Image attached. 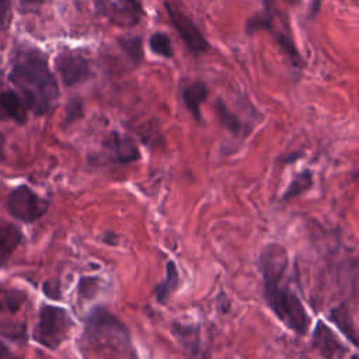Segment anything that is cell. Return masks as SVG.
Returning a JSON list of instances; mask_svg holds the SVG:
<instances>
[{"mask_svg": "<svg viewBox=\"0 0 359 359\" xmlns=\"http://www.w3.org/2000/svg\"><path fill=\"white\" fill-rule=\"evenodd\" d=\"M121 49L129 56V59L139 65L143 59V46L140 36H123L118 39Z\"/></svg>", "mask_w": 359, "mask_h": 359, "instance_id": "18", "label": "cell"}, {"mask_svg": "<svg viewBox=\"0 0 359 359\" xmlns=\"http://www.w3.org/2000/svg\"><path fill=\"white\" fill-rule=\"evenodd\" d=\"M73 327L74 323L67 310L53 304H42L32 338L48 349H57L69 338Z\"/></svg>", "mask_w": 359, "mask_h": 359, "instance_id": "4", "label": "cell"}, {"mask_svg": "<svg viewBox=\"0 0 359 359\" xmlns=\"http://www.w3.org/2000/svg\"><path fill=\"white\" fill-rule=\"evenodd\" d=\"M10 8H11V0H0V25H3L8 15H10Z\"/></svg>", "mask_w": 359, "mask_h": 359, "instance_id": "21", "label": "cell"}, {"mask_svg": "<svg viewBox=\"0 0 359 359\" xmlns=\"http://www.w3.org/2000/svg\"><path fill=\"white\" fill-rule=\"evenodd\" d=\"M311 187H313V172L310 170H303L293 177V180L290 181V184L287 185L286 191L282 195V201L287 202V201L304 194Z\"/></svg>", "mask_w": 359, "mask_h": 359, "instance_id": "15", "label": "cell"}, {"mask_svg": "<svg viewBox=\"0 0 359 359\" xmlns=\"http://www.w3.org/2000/svg\"><path fill=\"white\" fill-rule=\"evenodd\" d=\"M3 156H4V137L0 133V161L3 160Z\"/></svg>", "mask_w": 359, "mask_h": 359, "instance_id": "25", "label": "cell"}, {"mask_svg": "<svg viewBox=\"0 0 359 359\" xmlns=\"http://www.w3.org/2000/svg\"><path fill=\"white\" fill-rule=\"evenodd\" d=\"M164 8L172 27L178 32L185 46L189 49V52L192 55L205 53L209 49V43L199 27L194 22V20L181 7H178V4L172 1H165Z\"/></svg>", "mask_w": 359, "mask_h": 359, "instance_id": "6", "label": "cell"}, {"mask_svg": "<svg viewBox=\"0 0 359 359\" xmlns=\"http://www.w3.org/2000/svg\"><path fill=\"white\" fill-rule=\"evenodd\" d=\"M69 109L72 111V114H69L67 118L77 119L81 115V102L80 101H74L72 105H69Z\"/></svg>", "mask_w": 359, "mask_h": 359, "instance_id": "23", "label": "cell"}, {"mask_svg": "<svg viewBox=\"0 0 359 359\" xmlns=\"http://www.w3.org/2000/svg\"><path fill=\"white\" fill-rule=\"evenodd\" d=\"M100 278L97 276H83L79 280V297L80 299H93L98 293Z\"/></svg>", "mask_w": 359, "mask_h": 359, "instance_id": "20", "label": "cell"}, {"mask_svg": "<svg viewBox=\"0 0 359 359\" xmlns=\"http://www.w3.org/2000/svg\"><path fill=\"white\" fill-rule=\"evenodd\" d=\"M0 359H22L21 356L15 355L7 345L4 341L0 339Z\"/></svg>", "mask_w": 359, "mask_h": 359, "instance_id": "22", "label": "cell"}, {"mask_svg": "<svg viewBox=\"0 0 359 359\" xmlns=\"http://www.w3.org/2000/svg\"><path fill=\"white\" fill-rule=\"evenodd\" d=\"M83 338L88 346L109 345L119 348L129 344V331L108 309L97 306L86 318Z\"/></svg>", "mask_w": 359, "mask_h": 359, "instance_id": "3", "label": "cell"}, {"mask_svg": "<svg viewBox=\"0 0 359 359\" xmlns=\"http://www.w3.org/2000/svg\"><path fill=\"white\" fill-rule=\"evenodd\" d=\"M22 240L21 230L8 222H0V268L4 266Z\"/></svg>", "mask_w": 359, "mask_h": 359, "instance_id": "13", "label": "cell"}, {"mask_svg": "<svg viewBox=\"0 0 359 359\" xmlns=\"http://www.w3.org/2000/svg\"><path fill=\"white\" fill-rule=\"evenodd\" d=\"M100 13L119 27L136 25L143 14L142 0H95Z\"/></svg>", "mask_w": 359, "mask_h": 359, "instance_id": "9", "label": "cell"}, {"mask_svg": "<svg viewBox=\"0 0 359 359\" xmlns=\"http://www.w3.org/2000/svg\"><path fill=\"white\" fill-rule=\"evenodd\" d=\"M55 67L65 86L72 87L88 80L93 74L90 60L79 50H63L55 59Z\"/></svg>", "mask_w": 359, "mask_h": 359, "instance_id": "8", "label": "cell"}, {"mask_svg": "<svg viewBox=\"0 0 359 359\" xmlns=\"http://www.w3.org/2000/svg\"><path fill=\"white\" fill-rule=\"evenodd\" d=\"M181 95H182V101L185 104V107L188 108V111L192 114V116L201 122L202 119V114H201V104L208 98L209 95V88L208 86L201 81V80H195L191 81L188 84H185L181 90Z\"/></svg>", "mask_w": 359, "mask_h": 359, "instance_id": "12", "label": "cell"}, {"mask_svg": "<svg viewBox=\"0 0 359 359\" xmlns=\"http://www.w3.org/2000/svg\"><path fill=\"white\" fill-rule=\"evenodd\" d=\"M6 206L13 217L25 223H32L48 212L49 202L41 198L28 185H20L8 195Z\"/></svg>", "mask_w": 359, "mask_h": 359, "instance_id": "5", "label": "cell"}, {"mask_svg": "<svg viewBox=\"0 0 359 359\" xmlns=\"http://www.w3.org/2000/svg\"><path fill=\"white\" fill-rule=\"evenodd\" d=\"M139 158L140 151L135 139L129 135L112 130L104 137L97 161L100 164H128Z\"/></svg>", "mask_w": 359, "mask_h": 359, "instance_id": "7", "label": "cell"}, {"mask_svg": "<svg viewBox=\"0 0 359 359\" xmlns=\"http://www.w3.org/2000/svg\"><path fill=\"white\" fill-rule=\"evenodd\" d=\"M262 1H264L262 11L250 17L245 24L247 34H254V32L262 31V29L273 34L279 28V27H276V15L279 11L276 8L275 0H262Z\"/></svg>", "mask_w": 359, "mask_h": 359, "instance_id": "11", "label": "cell"}, {"mask_svg": "<svg viewBox=\"0 0 359 359\" xmlns=\"http://www.w3.org/2000/svg\"><path fill=\"white\" fill-rule=\"evenodd\" d=\"M25 293L21 290H1L0 292V310L17 311L25 300Z\"/></svg>", "mask_w": 359, "mask_h": 359, "instance_id": "19", "label": "cell"}, {"mask_svg": "<svg viewBox=\"0 0 359 359\" xmlns=\"http://www.w3.org/2000/svg\"><path fill=\"white\" fill-rule=\"evenodd\" d=\"M300 157V153H294V154H289L287 156V158L285 160V164H287V163H290V161H294L296 158H299Z\"/></svg>", "mask_w": 359, "mask_h": 359, "instance_id": "26", "label": "cell"}, {"mask_svg": "<svg viewBox=\"0 0 359 359\" xmlns=\"http://www.w3.org/2000/svg\"><path fill=\"white\" fill-rule=\"evenodd\" d=\"M258 266L262 275L264 297L271 311L293 332L307 334L311 320L286 278L289 255L285 247L278 243L266 244L259 254Z\"/></svg>", "mask_w": 359, "mask_h": 359, "instance_id": "1", "label": "cell"}, {"mask_svg": "<svg viewBox=\"0 0 359 359\" xmlns=\"http://www.w3.org/2000/svg\"><path fill=\"white\" fill-rule=\"evenodd\" d=\"M321 1L323 0H314L313 3H311V7H310V18H313L316 14H317V11H318V8H320V4H321Z\"/></svg>", "mask_w": 359, "mask_h": 359, "instance_id": "24", "label": "cell"}, {"mask_svg": "<svg viewBox=\"0 0 359 359\" xmlns=\"http://www.w3.org/2000/svg\"><path fill=\"white\" fill-rule=\"evenodd\" d=\"M180 285V275H178V269L177 265L174 264V261H168L165 264V276L164 279L156 285L154 287V294H156V300L160 304H165L167 300L170 299V296L172 294V292L177 290Z\"/></svg>", "mask_w": 359, "mask_h": 359, "instance_id": "14", "label": "cell"}, {"mask_svg": "<svg viewBox=\"0 0 359 359\" xmlns=\"http://www.w3.org/2000/svg\"><path fill=\"white\" fill-rule=\"evenodd\" d=\"M149 46L153 53H156L161 57L168 59V57H172V55H174L171 39L165 32L157 31V32L151 34L149 38Z\"/></svg>", "mask_w": 359, "mask_h": 359, "instance_id": "17", "label": "cell"}, {"mask_svg": "<svg viewBox=\"0 0 359 359\" xmlns=\"http://www.w3.org/2000/svg\"><path fill=\"white\" fill-rule=\"evenodd\" d=\"M10 80L18 88L27 108L36 115L48 114L59 97V87L48 59L38 49L31 48L18 53Z\"/></svg>", "mask_w": 359, "mask_h": 359, "instance_id": "2", "label": "cell"}, {"mask_svg": "<svg viewBox=\"0 0 359 359\" xmlns=\"http://www.w3.org/2000/svg\"><path fill=\"white\" fill-rule=\"evenodd\" d=\"M22 1L27 4H38V3H42L43 0H22Z\"/></svg>", "mask_w": 359, "mask_h": 359, "instance_id": "27", "label": "cell"}, {"mask_svg": "<svg viewBox=\"0 0 359 359\" xmlns=\"http://www.w3.org/2000/svg\"><path fill=\"white\" fill-rule=\"evenodd\" d=\"M215 111H216V115H217L219 121L222 122V125L227 130H230L233 135H237L241 130L240 119L229 109V107L222 100H216Z\"/></svg>", "mask_w": 359, "mask_h": 359, "instance_id": "16", "label": "cell"}, {"mask_svg": "<svg viewBox=\"0 0 359 359\" xmlns=\"http://www.w3.org/2000/svg\"><path fill=\"white\" fill-rule=\"evenodd\" d=\"M313 346L325 359H342L348 353V348L338 335L323 321H317L314 327Z\"/></svg>", "mask_w": 359, "mask_h": 359, "instance_id": "10", "label": "cell"}]
</instances>
